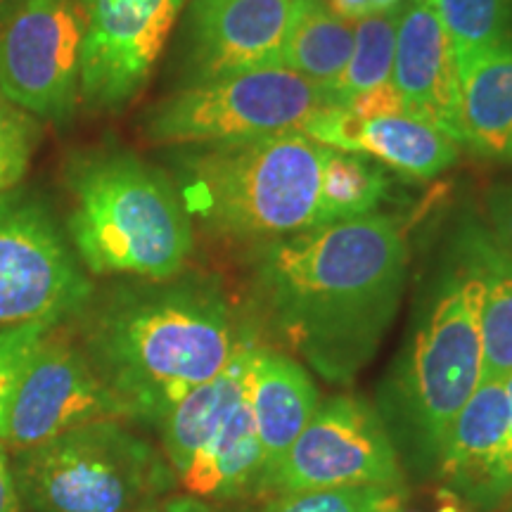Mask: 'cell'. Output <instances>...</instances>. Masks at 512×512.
Instances as JSON below:
<instances>
[{
    "label": "cell",
    "mask_w": 512,
    "mask_h": 512,
    "mask_svg": "<svg viewBox=\"0 0 512 512\" xmlns=\"http://www.w3.org/2000/svg\"><path fill=\"white\" fill-rule=\"evenodd\" d=\"M304 0H190L181 31L183 86L280 67Z\"/></svg>",
    "instance_id": "13"
},
{
    "label": "cell",
    "mask_w": 512,
    "mask_h": 512,
    "mask_svg": "<svg viewBox=\"0 0 512 512\" xmlns=\"http://www.w3.org/2000/svg\"><path fill=\"white\" fill-rule=\"evenodd\" d=\"M79 0H22L0 27V98L67 124L81 102Z\"/></svg>",
    "instance_id": "10"
},
{
    "label": "cell",
    "mask_w": 512,
    "mask_h": 512,
    "mask_svg": "<svg viewBox=\"0 0 512 512\" xmlns=\"http://www.w3.org/2000/svg\"><path fill=\"white\" fill-rule=\"evenodd\" d=\"M486 221H489V238L496 247L512 259V183L494 185L486 197Z\"/></svg>",
    "instance_id": "28"
},
{
    "label": "cell",
    "mask_w": 512,
    "mask_h": 512,
    "mask_svg": "<svg viewBox=\"0 0 512 512\" xmlns=\"http://www.w3.org/2000/svg\"><path fill=\"white\" fill-rule=\"evenodd\" d=\"M67 233L93 275L166 280L183 273L195 235L176 183L124 147L69 159Z\"/></svg>",
    "instance_id": "4"
},
{
    "label": "cell",
    "mask_w": 512,
    "mask_h": 512,
    "mask_svg": "<svg viewBox=\"0 0 512 512\" xmlns=\"http://www.w3.org/2000/svg\"><path fill=\"white\" fill-rule=\"evenodd\" d=\"M406 484L337 486L271 496L264 512H406Z\"/></svg>",
    "instance_id": "25"
},
{
    "label": "cell",
    "mask_w": 512,
    "mask_h": 512,
    "mask_svg": "<svg viewBox=\"0 0 512 512\" xmlns=\"http://www.w3.org/2000/svg\"><path fill=\"white\" fill-rule=\"evenodd\" d=\"M247 399L264 453L266 477L309 425L320 406V394L302 363L254 344L247 373Z\"/></svg>",
    "instance_id": "17"
},
{
    "label": "cell",
    "mask_w": 512,
    "mask_h": 512,
    "mask_svg": "<svg viewBox=\"0 0 512 512\" xmlns=\"http://www.w3.org/2000/svg\"><path fill=\"white\" fill-rule=\"evenodd\" d=\"M458 252L482 283V380H505L512 373V259L479 226L465 230Z\"/></svg>",
    "instance_id": "21"
},
{
    "label": "cell",
    "mask_w": 512,
    "mask_h": 512,
    "mask_svg": "<svg viewBox=\"0 0 512 512\" xmlns=\"http://www.w3.org/2000/svg\"><path fill=\"white\" fill-rule=\"evenodd\" d=\"M335 152L306 133L181 147L178 192L211 233L264 245L335 223L325 192Z\"/></svg>",
    "instance_id": "3"
},
{
    "label": "cell",
    "mask_w": 512,
    "mask_h": 512,
    "mask_svg": "<svg viewBox=\"0 0 512 512\" xmlns=\"http://www.w3.org/2000/svg\"><path fill=\"white\" fill-rule=\"evenodd\" d=\"M399 10L358 19L354 31V50H351L347 67L328 88L330 100L335 105H347L358 95L392 81Z\"/></svg>",
    "instance_id": "23"
},
{
    "label": "cell",
    "mask_w": 512,
    "mask_h": 512,
    "mask_svg": "<svg viewBox=\"0 0 512 512\" xmlns=\"http://www.w3.org/2000/svg\"><path fill=\"white\" fill-rule=\"evenodd\" d=\"M254 344L249 332H245L228 366L211 380L190 389L159 422L164 456L174 467L176 477L188 470L192 460L200 456L202 448L219 432L228 415L245 399Z\"/></svg>",
    "instance_id": "19"
},
{
    "label": "cell",
    "mask_w": 512,
    "mask_h": 512,
    "mask_svg": "<svg viewBox=\"0 0 512 512\" xmlns=\"http://www.w3.org/2000/svg\"><path fill=\"white\" fill-rule=\"evenodd\" d=\"M458 143L512 162V38L458 60Z\"/></svg>",
    "instance_id": "18"
},
{
    "label": "cell",
    "mask_w": 512,
    "mask_h": 512,
    "mask_svg": "<svg viewBox=\"0 0 512 512\" xmlns=\"http://www.w3.org/2000/svg\"><path fill=\"white\" fill-rule=\"evenodd\" d=\"M188 0H79L81 102L119 112L143 93Z\"/></svg>",
    "instance_id": "11"
},
{
    "label": "cell",
    "mask_w": 512,
    "mask_h": 512,
    "mask_svg": "<svg viewBox=\"0 0 512 512\" xmlns=\"http://www.w3.org/2000/svg\"><path fill=\"white\" fill-rule=\"evenodd\" d=\"M261 479H264V453L245 394L219 432L202 448L200 456L178 477V484L192 498L230 503L252 491L259 494Z\"/></svg>",
    "instance_id": "20"
},
{
    "label": "cell",
    "mask_w": 512,
    "mask_h": 512,
    "mask_svg": "<svg viewBox=\"0 0 512 512\" xmlns=\"http://www.w3.org/2000/svg\"><path fill=\"white\" fill-rule=\"evenodd\" d=\"M508 512H512V496H510V501H508Z\"/></svg>",
    "instance_id": "36"
},
{
    "label": "cell",
    "mask_w": 512,
    "mask_h": 512,
    "mask_svg": "<svg viewBox=\"0 0 512 512\" xmlns=\"http://www.w3.org/2000/svg\"><path fill=\"white\" fill-rule=\"evenodd\" d=\"M119 418H128L126 408L57 325L19 380L0 444L17 453L88 422Z\"/></svg>",
    "instance_id": "12"
},
{
    "label": "cell",
    "mask_w": 512,
    "mask_h": 512,
    "mask_svg": "<svg viewBox=\"0 0 512 512\" xmlns=\"http://www.w3.org/2000/svg\"><path fill=\"white\" fill-rule=\"evenodd\" d=\"M482 283L460 256L441 275L394 380L392 422L420 470H437L448 430L482 382Z\"/></svg>",
    "instance_id": "5"
},
{
    "label": "cell",
    "mask_w": 512,
    "mask_h": 512,
    "mask_svg": "<svg viewBox=\"0 0 512 512\" xmlns=\"http://www.w3.org/2000/svg\"><path fill=\"white\" fill-rule=\"evenodd\" d=\"M392 83L408 112L458 143V60L432 0L401 3Z\"/></svg>",
    "instance_id": "16"
},
{
    "label": "cell",
    "mask_w": 512,
    "mask_h": 512,
    "mask_svg": "<svg viewBox=\"0 0 512 512\" xmlns=\"http://www.w3.org/2000/svg\"><path fill=\"white\" fill-rule=\"evenodd\" d=\"M368 484H403L399 448L368 401L344 394L320 403L290 451L264 477L259 494Z\"/></svg>",
    "instance_id": "9"
},
{
    "label": "cell",
    "mask_w": 512,
    "mask_h": 512,
    "mask_svg": "<svg viewBox=\"0 0 512 512\" xmlns=\"http://www.w3.org/2000/svg\"><path fill=\"white\" fill-rule=\"evenodd\" d=\"M335 105L323 86L287 67L188 83L155 102L140 121L147 143L202 147L302 133Z\"/></svg>",
    "instance_id": "7"
},
{
    "label": "cell",
    "mask_w": 512,
    "mask_h": 512,
    "mask_svg": "<svg viewBox=\"0 0 512 512\" xmlns=\"http://www.w3.org/2000/svg\"><path fill=\"white\" fill-rule=\"evenodd\" d=\"M505 394H508V408H510V425H508V453H505V470H508V479L512 484V373L505 377Z\"/></svg>",
    "instance_id": "33"
},
{
    "label": "cell",
    "mask_w": 512,
    "mask_h": 512,
    "mask_svg": "<svg viewBox=\"0 0 512 512\" xmlns=\"http://www.w3.org/2000/svg\"><path fill=\"white\" fill-rule=\"evenodd\" d=\"M354 31L356 22L332 15L323 0H304L287 36L280 67L292 69L328 91L347 67L354 50Z\"/></svg>",
    "instance_id": "22"
},
{
    "label": "cell",
    "mask_w": 512,
    "mask_h": 512,
    "mask_svg": "<svg viewBox=\"0 0 512 512\" xmlns=\"http://www.w3.org/2000/svg\"><path fill=\"white\" fill-rule=\"evenodd\" d=\"M349 112L358 114V117H380V114H394V112H408L403 105V98L394 88V83H382V86L373 88V91L358 95L351 102H347Z\"/></svg>",
    "instance_id": "29"
},
{
    "label": "cell",
    "mask_w": 512,
    "mask_h": 512,
    "mask_svg": "<svg viewBox=\"0 0 512 512\" xmlns=\"http://www.w3.org/2000/svg\"><path fill=\"white\" fill-rule=\"evenodd\" d=\"M437 512H463V503H460L451 491H444V501H441Z\"/></svg>",
    "instance_id": "34"
},
{
    "label": "cell",
    "mask_w": 512,
    "mask_h": 512,
    "mask_svg": "<svg viewBox=\"0 0 512 512\" xmlns=\"http://www.w3.org/2000/svg\"><path fill=\"white\" fill-rule=\"evenodd\" d=\"M0 512H24L19 501L15 477H12V463L8 448L0 444Z\"/></svg>",
    "instance_id": "31"
},
{
    "label": "cell",
    "mask_w": 512,
    "mask_h": 512,
    "mask_svg": "<svg viewBox=\"0 0 512 512\" xmlns=\"http://www.w3.org/2000/svg\"><path fill=\"white\" fill-rule=\"evenodd\" d=\"M302 133L335 150L356 152L408 178L430 181L458 162L460 145L448 133L411 112L358 117L332 105Z\"/></svg>",
    "instance_id": "15"
},
{
    "label": "cell",
    "mask_w": 512,
    "mask_h": 512,
    "mask_svg": "<svg viewBox=\"0 0 512 512\" xmlns=\"http://www.w3.org/2000/svg\"><path fill=\"white\" fill-rule=\"evenodd\" d=\"M55 325H17V328H0V437H3L5 420H8L12 396H15L19 380L27 373L43 339Z\"/></svg>",
    "instance_id": "27"
},
{
    "label": "cell",
    "mask_w": 512,
    "mask_h": 512,
    "mask_svg": "<svg viewBox=\"0 0 512 512\" xmlns=\"http://www.w3.org/2000/svg\"><path fill=\"white\" fill-rule=\"evenodd\" d=\"M81 344L128 418L162 422L197 384L219 375L247 330L214 278L178 273L114 287L88 302Z\"/></svg>",
    "instance_id": "2"
},
{
    "label": "cell",
    "mask_w": 512,
    "mask_h": 512,
    "mask_svg": "<svg viewBox=\"0 0 512 512\" xmlns=\"http://www.w3.org/2000/svg\"><path fill=\"white\" fill-rule=\"evenodd\" d=\"M93 287L53 211L31 192L0 195V328L62 325L91 302Z\"/></svg>",
    "instance_id": "8"
},
{
    "label": "cell",
    "mask_w": 512,
    "mask_h": 512,
    "mask_svg": "<svg viewBox=\"0 0 512 512\" xmlns=\"http://www.w3.org/2000/svg\"><path fill=\"white\" fill-rule=\"evenodd\" d=\"M145 512H162L159 508H152V510H145Z\"/></svg>",
    "instance_id": "37"
},
{
    "label": "cell",
    "mask_w": 512,
    "mask_h": 512,
    "mask_svg": "<svg viewBox=\"0 0 512 512\" xmlns=\"http://www.w3.org/2000/svg\"><path fill=\"white\" fill-rule=\"evenodd\" d=\"M408 275L401 223L384 214L325 223L256 245L252 285L273 330L325 380L368 366Z\"/></svg>",
    "instance_id": "1"
},
{
    "label": "cell",
    "mask_w": 512,
    "mask_h": 512,
    "mask_svg": "<svg viewBox=\"0 0 512 512\" xmlns=\"http://www.w3.org/2000/svg\"><path fill=\"white\" fill-rule=\"evenodd\" d=\"M19 3H22V0H0V27H3L5 19H8L12 12H15Z\"/></svg>",
    "instance_id": "35"
},
{
    "label": "cell",
    "mask_w": 512,
    "mask_h": 512,
    "mask_svg": "<svg viewBox=\"0 0 512 512\" xmlns=\"http://www.w3.org/2000/svg\"><path fill=\"white\" fill-rule=\"evenodd\" d=\"M323 3L332 15L349 19V22H358V19L399 10L403 0H323Z\"/></svg>",
    "instance_id": "30"
},
{
    "label": "cell",
    "mask_w": 512,
    "mask_h": 512,
    "mask_svg": "<svg viewBox=\"0 0 512 512\" xmlns=\"http://www.w3.org/2000/svg\"><path fill=\"white\" fill-rule=\"evenodd\" d=\"M38 143V119L0 98V195L27 176Z\"/></svg>",
    "instance_id": "26"
},
{
    "label": "cell",
    "mask_w": 512,
    "mask_h": 512,
    "mask_svg": "<svg viewBox=\"0 0 512 512\" xmlns=\"http://www.w3.org/2000/svg\"><path fill=\"white\" fill-rule=\"evenodd\" d=\"M162 512H242V510H223L211 505V501H202V498H192V496H181L169 501L162 508Z\"/></svg>",
    "instance_id": "32"
},
{
    "label": "cell",
    "mask_w": 512,
    "mask_h": 512,
    "mask_svg": "<svg viewBox=\"0 0 512 512\" xmlns=\"http://www.w3.org/2000/svg\"><path fill=\"white\" fill-rule=\"evenodd\" d=\"M24 512H145L178 484L174 467L119 420H95L10 456Z\"/></svg>",
    "instance_id": "6"
},
{
    "label": "cell",
    "mask_w": 512,
    "mask_h": 512,
    "mask_svg": "<svg viewBox=\"0 0 512 512\" xmlns=\"http://www.w3.org/2000/svg\"><path fill=\"white\" fill-rule=\"evenodd\" d=\"M451 36L456 60L510 38L512 0H432Z\"/></svg>",
    "instance_id": "24"
},
{
    "label": "cell",
    "mask_w": 512,
    "mask_h": 512,
    "mask_svg": "<svg viewBox=\"0 0 512 512\" xmlns=\"http://www.w3.org/2000/svg\"><path fill=\"white\" fill-rule=\"evenodd\" d=\"M508 425L505 382L482 380L448 430L437 470L446 491L470 510L494 512L510 501Z\"/></svg>",
    "instance_id": "14"
}]
</instances>
